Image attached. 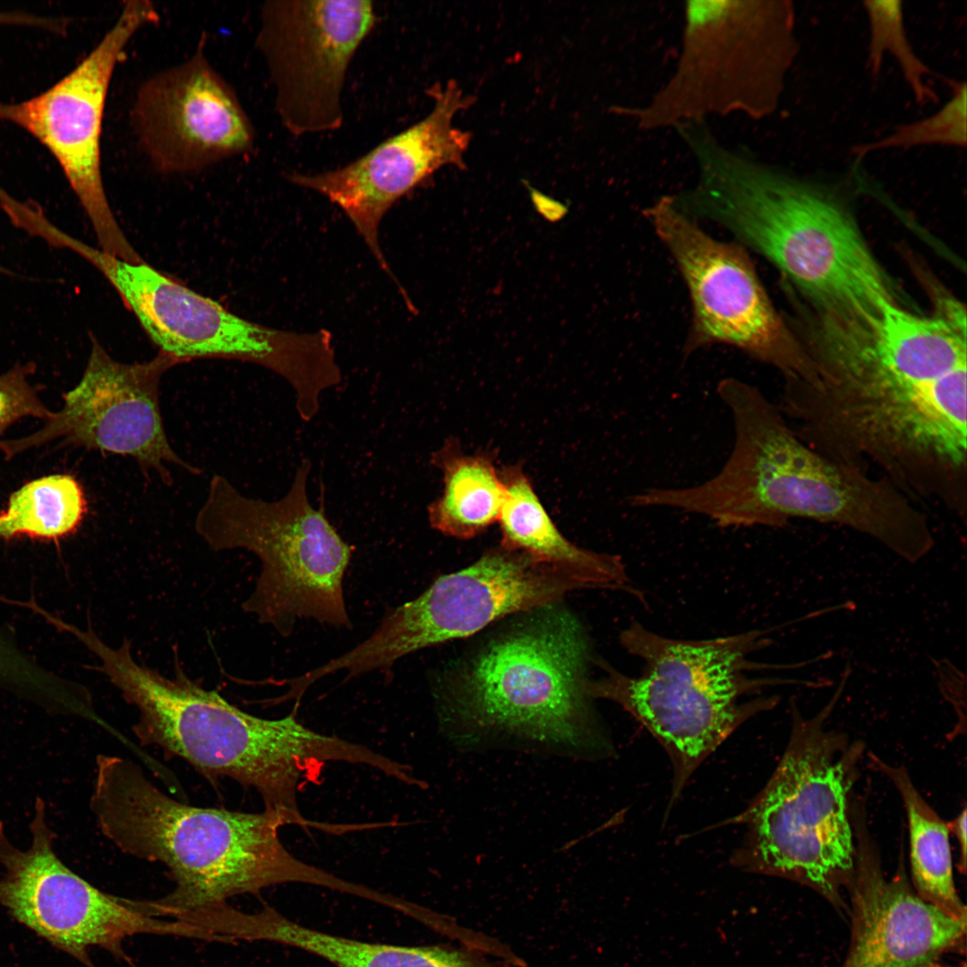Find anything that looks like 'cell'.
Instances as JSON below:
<instances>
[{
    "mask_svg": "<svg viewBox=\"0 0 967 967\" xmlns=\"http://www.w3.org/2000/svg\"><path fill=\"white\" fill-rule=\"evenodd\" d=\"M869 27L868 68L873 77L879 74L887 53L897 63L916 103L937 102V95L929 86V67L917 55L907 34L903 3L899 0H869L862 3Z\"/></svg>",
    "mask_w": 967,
    "mask_h": 967,
    "instance_id": "25",
    "label": "cell"
},
{
    "mask_svg": "<svg viewBox=\"0 0 967 967\" xmlns=\"http://www.w3.org/2000/svg\"><path fill=\"white\" fill-rule=\"evenodd\" d=\"M31 844L15 847L0 822V906L52 946L86 965L92 946L124 956L123 944L132 936L151 934L210 942L204 929L179 920L141 912L133 900L104 893L67 868L54 851L55 833L46 818L42 799L35 802L30 823Z\"/></svg>",
    "mask_w": 967,
    "mask_h": 967,
    "instance_id": "14",
    "label": "cell"
},
{
    "mask_svg": "<svg viewBox=\"0 0 967 967\" xmlns=\"http://www.w3.org/2000/svg\"><path fill=\"white\" fill-rule=\"evenodd\" d=\"M180 364L159 352L151 360L125 364L115 360L91 337V350L79 383L64 395V406L37 432L1 441L6 458L59 440L133 458L144 473L156 472L170 481L167 465L193 474L199 469L184 461L171 447L159 405L163 374Z\"/></svg>",
    "mask_w": 967,
    "mask_h": 967,
    "instance_id": "16",
    "label": "cell"
},
{
    "mask_svg": "<svg viewBox=\"0 0 967 967\" xmlns=\"http://www.w3.org/2000/svg\"><path fill=\"white\" fill-rule=\"evenodd\" d=\"M86 511L84 492L73 476L34 479L13 492L0 511V538L58 540L78 529Z\"/></svg>",
    "mask_w": 967,
    "mask_h": 967,
    "instance_id": "24",
    "label": "cell"
},
{
    "mask_svg": "<svg viewBox=\"0 0 967 967\" xmlns=\"http://www.w3.org/2000/svg\"><path fill=\"white\" fill-rule=\"evenodd\" d=\"M952 90L948 101L933 115L897 126L889 135L872 142L852 147L858 159L866 154L886 149L907 150L920 146L964 148L967 142V85L948 81Z\"/></svg>",
    "mask_w": 967,
    "mask_h": 967,
    "instance_id": "26",
    "label": "cell"
},
{
    "mask_svg": "<svg viewBox=\"0 0 967 967\" xmlns=\"http://www.w3.org/2000/svg\"><path fill=\"white\" fill-rule=\"evenodd\" d=\"M433 108L422 120L393 135L351 163L316 174L291 172L287 180L315 192L337 205L352 222L380 268L393 281L403 299L401 286L381 248L379 226L389 210L446 166L465 167L464 155L471 134L457 128V113L468 108L475 98L449 80L429 89Z\"/></svg>",
    "mask_w": 967,
    "mask_h": 967,
    "instance_id": "17",
    "label": "cell"
},
{
    "mask_svg": "<svg viewBox=\"0 0 967 967\" xmlns=\"http://www.w3.org/2000/svg\"><path fill=\"white\" fill-rule=\"evenodd\" d=\"M873 766L897 789L909 826L911 883L926 903L946 915L967 920L966 906L954 884L949 829L915 787L905 767L869 754Z\"/></svg>",
    "mask_w": 967,
    "mask_h": 967,
    "instance_id": "22",
    "label": "cell"
},
{
    "mask_svg": "<svg viewBox=\"0 0 967 967\" xmlns=\"http://www.w3.org/2000/svg\"><path fill=\"white\" fill-rule=\"evenodd\" d=\"M212 929L232 941L265 940L318 955L337 967H441L442 947L363 942L312 929L266 906L244 912L228 903L211 916Z\"/></svg>",
    "mask_w": 967,
    "mask_h": 967,
    "instance_id": "21",
    "label": "cell"
},
{
    "mask_svg": "<svg viewBox=\"0 0 967 967\" xmlns=\"http://www.w3.org/2000/svg\"><path fill=\"white\" fill-rule=\"evenodd\" d=\"M202 43L185 61L145 80L134 98L131 125L159 173L200 172L254 146L251 120Z\"/></svg>",
    "mask_w": 967,
    "mask_h": 967,
    "instance_id": "18",
    "label": "cell"
},
{
    "mask_svg": "<svg viewBox=\"0 0 967 967\" xmlns=\"http://www.w3.org/2000/svg\"><path fill=\"white\" fill-rule=\"evenodd\" d=\"M851 674L847 665L829 701L813 716L791 701L792 732L766 787L738 818L749 826L738 865L803 885L848 920L843 897L855 864L849 795L864 750L826 727Z\"/></svg>",
    "mask_w": 967,
    "mask_h": 967,
    "instance_id": "5",
    "label": "cell"
},
{
    "mask_svg": "<svg viewBox=\"0 0 967 967\" xmlns=\"http://www.w3.org/2000/svg\"><path fill=\"white\" fill-rule=\"evenodd\" d=\"M583 588L570 573L501 544L392 610L368 638L329 666L345 671V680L388 669L413 652L468 637L504 616L549 606Z\"/></svg>",
    "mask_w": 967,
    "mask_h": 967,
    "instance_id": "12",
    "label": "cell"
},
{
    "mask_svg": "<svg viewBox=\"0 0 967 967\" xmlns=\"http://www.w3.org/2000/svg\"><path fill=\"white\" fill-rule=\"evenodd\" d=\"M255 45L275 89V109L294 136L339 129L348 66L374 28L367 0H271Z\"/></svg>",
    "mask_w": 967,
    "mask_h": 967,
    "instance_id": "15",
    "label": "cell"
},
{
    "mask_svg": "<svg viewBox=\"0 0 967 967\" xmlns=\"http://www.w3.org/2000/svg\"><path fill=\"white\" fill-rule=\"evenodd\" d=\"M432 462L443 474L442 493L428 507L434 529L467 539L498 522L506 486L489 458L461 455L449 445L434 454Z\"/></svg>",
    "mask_w": 967,
    "mask_h": 967,
    "instance_id": "23",
    "label": "cell"
},
{
    "mask_svg": "<svg viewBox=\"0 0 967 967\" xmlns=\"http://www.w3.org/2000/svg\"><path fill=\"white\" fill-rule=\"evenodd\" d=\"M587 655L574 618L543 615L485 646L441 695L440 717L464 723L473 737L573 753L599 749L603 736L586 689Z\"/></svg>",
    "mask_w": 967,
    "mask_h": 967,
    "instance_id": "7",
    "label": "cell"
},
{
    "mask_svg": "<svg viewBox=\"0 0 967 967\" xmlns=\"http://www.w3.org/2000/svg\"><path fill=\"white\" fill-rule=\"evenodd\" d=\"M34 370L31 364H17L0 375V437L21 418L32 416L45 421L52 415L28 380Z\"/></svg>",
    "mask_w": 967,
    "mask_h": 967,
    "instance_id": "28",
    "label": "cell"
},
{
    "mask_svg": "<svg viewBox=\"0 0 967 967\" xmlns=\"http://www.w3.org/2000/svg\"><path fill=\"white\" fill-rule=\"evenodd\" d=\"M766 632L753 630L729 637L682 640L654 633L632 622L620 643L644 662L640 675L628 676L604 665L605 675L587 680L590 697L612 700L637 718L666 748L675 766L679 792L697 766L732 731L753 715L773 708L777 697L744 702L767 685L817 681L750 677L749 671L803 667L808 661L768 665L750 661L752 653L769 645Z\"/></svg>",
    "mask_w": 967,
    "mask_h": 967,
    "instance_id": "6",
    "label": "cell"
},
{
    "mask_svg": "<svg viewBox=\"0 0 967 967\" xmlns=\"http://www.w3.org/2000/svg\"><path fill=\"white\" fill-rule=\"evenodd\" d=\"M0 686L57 706L71 693L73 681L42 666L0 629Z\"/></svg>",
    "mask_w": 967,
    "mask_h": 967,
    "instance_id": "27",
    "label": "cell"
},
{
    "mask_svg": "<svg viewBox=\"0 0 967 967\" xmlns=\"http://www.w3.org/2000/svg\"><path fill=\"white\" fill-rule=\"evenodd\" d=\"M644 216L689 295L686 355L727 345L776 368L784 381L809 376L799 342L770 299L747 249L710 235L677 207L672 194L659 197L645 209Z\"/></svg>",
    "mask_w": 967,
    "mask_h": 967,
    "instance_id": "11",
    "label": "cell"
},
{
    "mask_svg": "<svg viewBox=\"0 0 967 967\" xmlns=\"http://www.w3.org/2000/svg\"><path fill=\"white\" fill-rule=\"evenodd\" d=\"M158 19L151 2H125L111 28L66 75L29 99L0 101V121L26 131L56 158L93 227L99 249L130 263L143 260L122 231L106 194L102 123L109 85L128 43Z\"/></svg>",
    "mask_w": 967,
    "mask_h": 967,
    "instance_id": "13",
    "label": "cell"
},
{
    "mask_svg": "<svg viewBox=\"0 0 967 967\" xmlns=\"http://www.w3.org/2000/svg\"><path fill=\"white\" fill-rule=\"evenodd\" d=\"M966 809H963L955 818L947 823L948 829L954 833L960 849L957 867L963 874L966 870Z\"/></svg>",
    "mask_w": 967,
    "mask_h": 967,
    "instance_id": "29",
    "label": "cell"
},
{
    "mask_svg": "<svg viewBox=\"0 0 967 967\" xmlns=\"http://www.w3.org/2000/svg\"><path fill=\"white\" fill-rule=\"evenodd\" d=\"M311 462L303 459L287 493L276 501L244 496L215 475L194 527L215 551L244 549L261 561L256 586L243 610L288 637L298 619L350 629L343 578L353 547L306 492Z\"/></svg>",
    "mask_w": 967,
    "mask_h": 967,
    "instance_id": "8",
    "label": "cell"
},
{
    "mask_svg": "<svg viewBox=\"0 0 967 967\" xmlns=\"http://www.w3.org/2000/svg\"><path fill=\"white\" fill-rule=\"evenodd\" d=\"M851 817L855 839L854 871L846 888L851 937L840 967H951L941 960L947 954H965L966 920L946 915L916 894L903 853L888 878L859 807L851 810Z\"/></svg>",
    "mask_w": 967,
    "mask_h": 967,
    "instance_id": "19",
    "label": "cell"
},
{
    "mask_svg": "<svg viewBox=\"0 0 967 967\" xmlns=\"http://www.w3.org/2000/svg\"><path fill=\"white\" fill-rule=\"evenodd\" d=\"M90 809L119 850L164 864L175 882L167 895L134 900L143 913L171 917L281 884L348 893L351 882L309 864L282 843L276 814L200 808L161 792L129 759L98 755Z\"/></svg>",
    "mask_w": 967,
    "mask_h": 967,
    "instance_id": "3",
    "label": "cell"
},
{
    "mask_svg": "<svg viewBox=\"0 0 967 967\" xmlns=\"http://www.w3.org/2000/svg\"><path fill=\"white\" fill-rule=\"evenodd\" d=\"M84 646L100 662L95 668L138 709L133 732L142 745L186 761L210 781L228 778L253 789L263 810L286 826L314 827L301 813L298 793L316 766L365 758L362 744L312 730L294 714L266 719L241 710L191 680L177 660L174 678L163 676L134 660L127 639L113 648L92 633Z\"/></svg>",
    "mask_w": 967,
    "mask_h": 967,
    "instance_id": "4",
    "label": "cell"
},
{
    "mask_svg": "<svg viewBox=\"0 0 967 967\" xmlns=\"http://www.w3.org/2000/svg\"><path fill=\"white\" fill-rule=\"evenodd\" d=\"M64 247L94 266L113 286L159 352L180 364L227 359L261 365L287 381L300 417H314L320 396L341 382L327 329L295 332L242 318L145 261L130 263L73 236Z\"/></svg>",
    "mask_w": 967,
    "mask_h": 967,
    "instance_id": "10",
    "label": "cell"
},
{
    "mask_svg": "<svg viewBox=\"0 0 967 967\" xmlns=\"http://www.w3.org/2000/svg\"><path fill=\"white\" fill-rule=\"evenodd\" d=\"M501 475L506 486L498 520L502 546L564 569L587 588L621 590L639 596L620 558L580 548L561 533L520 469L511 467Z\"/></svg>",
    "mask_w": 967,
    "mask_h": 967,
    "instance_id": "20",
    "label": "cell"
},
{
    "mask_svg": "<svg viewBox=\"0 0 967 967\" xmlns=\"http://www.w3.org/2000/svg\"><path fill=\"white\" fill-rule=\"evenodd\" d=\"M676 132L697 171L672 194L677 207L767 260L806 304L838 312L909 305L861 232L848 178L803 176L759 160L723 144L706 122Z\"/></svg>",
    "mask_w": 967,
    "mask_h": 967,
    "instance_id": "1",
    "label": "cell"
},
{
    "mask_svg": "<svg viewBox=\"0 0 967 967\" xmlns=\"http://www.w3.org/2000/svg\"><path fill=\"white\" fill-rule=\"evenodd\" d=\"M732 413L734 445L723 468L685 488H647L637 508L678 509L717 526L781 527L792 518L842 526L915 563L934 545L929 520L886 479L834 462L809 447L780 406L729 377L716 388Z\"/></svg>",
    "mask_w": 967,
    "mask_h": 967,
    "instance_id": "2",
    "label": "cell"
},
{
    "mask_svg": "<svg viewBox=\"0 0 967 967\" xmlns=\"http://www.w3.org/2000/svg\"><path fill=\"white\" fill-rule=\"evenodd\" d=\"M800 51L792 1L686 2L674 71L648 102L622 113L646 132L716 116L766 118Z\"/></svg>",
    "mask_w": 967,
    "mask_h": 967,
    "instance_id": "9",
    "label": "cell"
}]
</instances>
